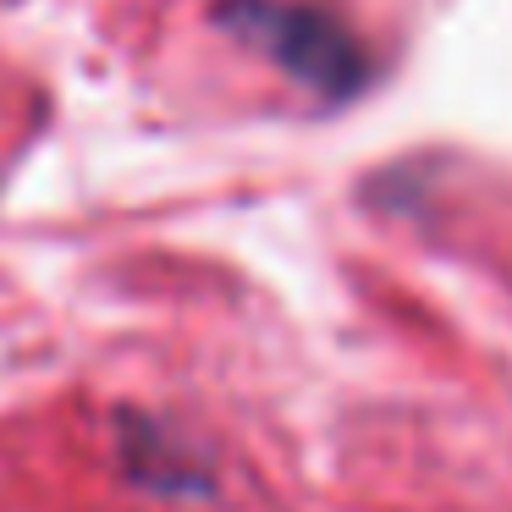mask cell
<instances>
[{
	"label": "cell",
	"instance_id": "6da1fadb",
	"mask_svg": "<svg viewBox=\"0 0 512 512\" xmlns=\"http://www.w3.org/2000/svg\"><path fill=\"white\" fill-rule=\"evenodd\" d=\"M221 23L232 34L254 39L281 72L314 89L320 100H347L369 83V61L358 39L320 6H298V0H226Z\"/></svg>",
	"mask_w": 512,
	"mask_h": 512
},
{
	"label": "cell",
	"instance_id": "7a4b0ae2",
	"mask_svg": "<svg viewBox=\"0 0 512 512\" xmlns=\"http://www.w3.org/2000/svg\"><path fill=\"white\" fill-rule=\"evenodd\" d=\"M122 463L133 474V485L144 490H160V496H204L210 490V474L193 452H182L177 435H166L160 424H144L127 419V435H122Z\"/></svg>",
	"mask_w": 512,
	"mask_h": 512
}]
</instances>
